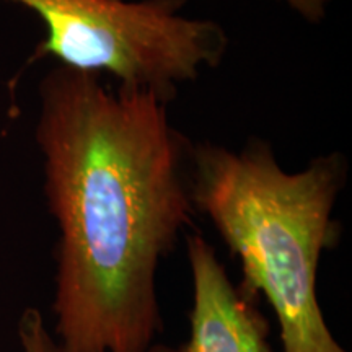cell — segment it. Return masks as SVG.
I'll use <instances>...</instances> for the list:
<instances>
[{
    "instance_id": "5",
    "label": "cell",
    "mask_w": 352,
    "mask_h": 352,
    "mask_svg": "<svg viewBox=\"0 0 352 352\" xmlns=\"http://www.w3.org/2000/svg\"><path fill=\"white\" fill-rule=\"evenodd\" d=\"M16 334L20 352H60L38 308H26L21 314ZM151 352H175V349L164 344H153Z\"/></svg>"
},
{
    "instance_id": "1",
    "label": "cell",
    "mask_w": 352,
    "mask_h": 352,
    "mask_svg": "<svg viewBox=\"0 0 352 352\" xmlns=\"http://www.w3.org/2000/svg\"><path fill=\"white\" fill-rule=\"evenodd\" d=\"M39 91L44 191L59 227L54 340L60 352H151L164 328L158 264L195 214V145L153 91L111 90L64 65Z\"/></svg>"
},
{
    "instance_id": "4",
    "label": "cell",
    "mask_w": 352,
    "mask_h": 352,
    "mask_svg": "<svg viewBox=\"0 0 352 352\" xmlns=\"http://www.w3.org/2000/svg\"><path fill=\"white\" fill-rule=\"evenodd\" d=\"M186 253L192 277L189 336L175 352H276L258 298L232 283L214 246L192 233Z\"/></svg>"
},
{
    "instance_id": "2",
    "label": "cell",
    "mask_w": 352,
    "mask_h": 352,
    "mask_svg": "<svg viewBox=\"0 0 352 352\" xmlns=\"http://www.w3.org/2000/svg\"><path fill=\"white\" fill-rule=\"evenodd\" d=\"M346 171L344 155L334 152L287 173L261 139L241 151L192 147V206L239 258V287L270 302L283 352H347L328 328L316 294L321 253L340 235L333 209Z\"/></svg>"
},
{
    "instance_id": "6",
    "label": "cell",
    "mask_w": 352,
    "mask_h": 352,
    "mask_svg": "<svg viewBox=\"0 0 352 352\" xmlns=\"http://www.w3.org/2000/svg\"><path fill=\"white\" fill-rule=\"evenodd\" d=\"M294 10H297L303 19L308 21H316L323 20L324 16V6H327L328 0H285Z\"/></svg>"
},
{
    "instance_id": "3",
    "label": "cell",
    "mask_w": 352,
    "mask_h": 352,
    "mask_svg": "<svg viewBox=\"0 0 352 352\" xmlns=\"http://www.w3.org/2000/svg\"><path fill=\"white\" fill-rule=\"evenodd\" d=\"M46 26L30 63L54 56L64 67L173 100L176 87L222 63L227 33L212 20L179 15L186 0H10Z\"/></svg>"
}]
</instances>
